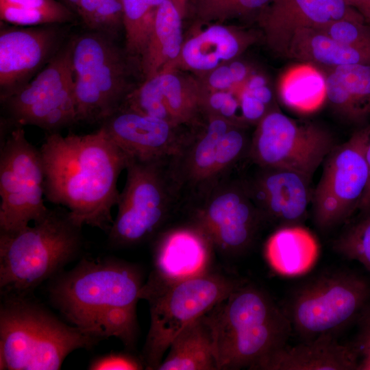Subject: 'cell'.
I'll return each mask as SVG.
<instances>
[{
  "label": "cell",
  "instance_id": "obj_33",
  "mask_svg": "<svg viewBox=\"0 0 370 370\" xmlns=\"http://www.w3.org/2000/svg\"><path fill=\"white\" fill-rule=\"evenodd\" d=\"M75 14L69 8L62 10L25 9L14 5H0L1 21L17 26H36L60 24L71 21Z\"/></svg>",
  "mask_w": 370,
  "mask_h": 370
},
{
  "label": "cell",
  "instance_id": "obj_11",
  "mask_svg": "<svg viewBox=\"0 0 370 370\" xmlns=\"http://www.w3.org/2000/svg\"><path fill=\"white\" fill-rule=\"evenodd\" d=\"M370 283L356 273H328L308 282L293 297L288 315L304 341L333 334L357 318L369 303Z\"/></svg>",
  "mask_w": 370,
  "mask_h": 370
},
{
  "label": "cell",
  "instance_id": "obj_29",
  "mask_svg": "<svg viewBox=\"0 0 370 370\" xmlns=\"http://www.w3.org/2000/svg\"><path fill=\"white\" fill-rule=\"evenodd\" d=\"M279 95L288 108L302 114L312 112L326 99L325 75L310 64L291 68L280 81Z\"/></svg>",
  "mask_w": 370,
  "mask_h": 370
},
{
  "label": "cell",
  "instance_id": "obj_21",
  "mask_svg": "<svg viewBox=\"0 0 370 370\" xmlns=\"http://www.w3.org/2000/svg\"><path fill=\"white\" fill-rule=\"evenodd\" d=\"M211 243L195 226L182 227L165 232L153 253V269L141 291L156 289L209 272Z\"/></svg>",
  "mask_w": 370,
  "mask_h": 370
},
{
  "label": "cell",
  "instance_id": "obj_24",
  "mask_svg": "<svg viewBox=\"0 0 370 370\" xmlns=\"http://www.w3.org/2000/svg\"><path fill=\"white\" fill-rule=\"evenodd\" d=\"M188 0H165L158 8L145 49L138 62L144 80L169 68L184 42L182 19Z\"/></svg>",
  "mask_w": 370,
  "mask_h": 370
},
{
  "label": "cell",
  "instance_id": "obj_3",
  "mask_svg": "<svg viewBox=\"0 0 370 370\" xmlns=\"http://www.w3.org/2000/svg\"><path fill=\"white\" fill-rule=\"evenodd\" d=\"M218 370L254 369L286 344L290 319L264 291L242 284L206 313Z\"/></svg>",
  "mask_w": 370,
  "mask_h": 370
},
{
  "label": "cell",
  "instance_id": "obj_39",
  "mask_svg": "<svg viewBox=\"0 0 370 370\" xmlns=\"http://www.w3.org/2000/svg\"><path fill=\"white\" fill-rule=\"evenodd\" d=\"M0 5L17 6L25 9L62 10L69 8L56 0H0Z\"/></svg>",
  "mask_w": 370,
  "mask_h": 370
},
{
  "label": "cell",
  "instance_id": "obj_28",
  "mask_svg": "<svg viewBox=\"0 0 370 370\" xmlns=\"http://www.w3.org/2000/svg\"><path fill=\"white\" fill-rule=\"evenodd\" d=\"M168 350L158 370H218L213 336L206 314L184 328Z\"/></svg>",
  "mask_w": 370,
  "mask_h": 370
},
{
  "label": "cell",
  "instance_id": "obj_35",
  "mask_svg": "<svg viewBox=\"0 0 370 370\" xmlns=\"http://www.w3.org/2000/svg\"><path fill=\"white\" fill-rule=\"evenodd\" d=\"M318 29L337 41L370 50V25L365 22L343 19L332 22Z\"/></svg>",
  "mask_w": 370,
  "mask_h": 370
},
{
  "label": "cell",
  "instance_id": "obj_41",
  "mask_svg": "<svg viewBox=\"0 0 370 370\" xmlns=\"http://www.w3.org/2000/svg\"><path fill=\"white\" fill-rule=\"evenodd\" d=\"M347 4L354 9L370 25V0H345Z\"/></svg>",
  "mask_w": 370,
  "mask_h": 370
},
{
  "label": "cell",
  "instance_id": "obj_17",
  "mask_svg": "<svg viewBox=\"0 0 370 370\" xmlns=\"http://www.w3.org/2000/svg\"><path fill=\"white\" fill-rule=\"evenodd\" d=\"M100 123L129 158L143 161L178 154L197 127L175 125L125 106H121Z\"/></svg>",
  "mask_w": 370,
  "mask_h": 370
},
{
  "label": "cell",
  "instance_id": "obj_42",
  "mask_svg": "<svg viewBox=\"0 0 370 370\" xmlns=\"http://www.w3.org/2000/svg\"><path fill=\"white\" fill-rule=\"evenodd\" d=\"M63 3L66 5L75 14L79 0H62Z\"/></svg>",
  "mask_w": 370,
  "mask_h": 370
},
{
  "label": "cell",
  "instance_id": "obj_36",
  "mask_svg": "<svg viewBox=\"0 0 370 370\" xmlns=\"http://www.w3.org/2000/svg\"><path fill=\"white\" fill-rule=\"evenodd\" d=\"M123 29L122 0H99L90 31L98 32L114 38Z\"/></svg>",
  "mask_w": 370,
  "mask_h": 370
},
{
  "label": "cell",
  "instance_id": "obj_5",
  "mask_svg": "<svg viewBox=\"0 0 370 370\" xmlns=\"http://www.w3.org/2000/svg\"><path fill=\"white\" fill-rule=\"evenodd\" d=\"M4 296L0 307L1 370H58L69 354L99 342L26 295Z\"/></svg>",
  "mask_w": 370,
  "mask_h": 370
},
{
  "label": "cell",
  "instance_id": "obj_9",
  "mask_svg": "<svg viewBox=\"0 0 370 370\" xmlns=\"http://www.w3.org/2000/svg\"><path fill=\"white\" fill-rule=\"evenodd\" d=\"M238 280L210 271L156 289L142 291L150 308V326L141 359L157 369L175 336L241 285Z\"/></svg>",
  "mask_w": 370,
  "mask_h": 370
},
{
  "label": "cell",
  "instance_id": "obj_32",
  "mask_svg": "<svg viewBox=\"0 0 370 370\" xmlns=\"http://www.w3.org/2000/svg\"><path fill=\"white\" fill-rule=\"evenodd\" d=\"M336 252L356 260L370 271V214L345 231L334 243Z\"/></svg>",
  "mask_w": 370,
  "mask_h": 370
},
{
  "label": "cell",
  "instance_id": "obj_4",
  "mask_svg": "<svg viewBox=\"0 0 370 370\" xmlns=\"http://www.w3.org/2000/svg\"><path fill=\"white\" fill-rule=\"evenodd\" d=\"M82 228L68 210L58 206L32 226L0 234L1 292L27 295L63 271L82 249Z\"/></svg>",
  "mask_w": 370,
  "mask_h": 370
},
{
  "label": "cell",
  "instance_id": "obj_6",
  "mask_svg": "<svg viewBox=\"0 0 370 370\" xmlns=\"http://www.w3.org/2000/svg\"><path fill=\"white\" fill-rule=\"evenodd\" d=\"M170 158H129L117 212L107 233L112 247H130L151 238L175 207L183 203L170 169Z\"/></svg>",
  "mask_w": 370,
  "mask_h": 370
},
{
  "label": "cell",
  "instance_id": "obj_31",
  "mask_svg": "<svg viewBox=\"0 0 370 370\" xmlns=\"http://www.w3.org/2000/svg\"><path fill=\"white\" fill-rule=\"evenodd\" d=\"M271 0H188L195 25L223 23L226 21L257 16Z\"/></svg>",
  "mask_w": 370,
  "mask_h": 370
},
{
  "label": "cell",
  "instance_id": "obj_25",
  "mask_svg": "<svg viewBox=\"0 0 370 370\" xmlns=\"http://www.w3.org/2000/svg\"><path fill=\"white\" fill-rule=\"evenodd\" d=\"M326 99L334 112L350 123L370 117V64L325 68Z\"/></svg>",
  "mask_w": 370,
  "mask_h": 370
},
{
  "label": "cell",
  "instance_id": "obj_40",
  "mask_svg": "<svg viewBox=\"0 0 370 370\" xmlns=\"http://www.w3.org/2000/svg\"><path fill=\"white\" fill-rule=\"evenodd\" d=\"M366 160L369 169V181L365 192L360 201L358 208L367 214H370V138L366 149Z\"/></svg>",
  "mask_w": 370,
  "mask_h": 370
},
{
  "label": "cell",
  "instance_id": "obj_38",
  "mask_svg": "<svg viewBox=\"0 0 370 370\" xmlns=\"http://www.w3.org/2000/svg\"><path fill=\"white\" fill-rule=\"evenodd\" d=\"M357 318L358 332L354 347L358 356V370H370V303Z\"/></svg>",
  "mask_w": 370,
  "mask_h": 370
},
{
  "label": "cell",
  "instance_id": "obj_20",
  "mask_svg": "<svg viewBox=\"0 0 370 370\" xmlns=\"http://www.w3.org/2000/svg\"><path fill=\"white\" fill-rule=\"evenodd\" d=\"M257 17L267 45L284 55L299 29H319L343 19L365 22L345 0H271Z\"/></svg>",
  "mask_w": 370,
  "mask_h": 370
},
{
  "label": "cell",
  "instance_id": "obj_8",
  "mask_svg": "<svg viewBox=\"0 0 370 370\" xmlns=\"http://www.w3.org/2000/svg\"><path fill=\"white\" fill-rule=\"evenodd\" d=\"M247 128L219 116L206 115L187 145L169 160L183 203L201 198L247 158L251 137Z\"/></svg>",
  "mask_w": 370,
  "mask_h": 370
},
{
  "label": "cell",
  "instance_id": "obj_23",
  "mask_svg": "<svg viewBox=\"0 0 370 370\" xmlns=\"http://www.w3.org/2000/svg\"><path fill=\"white\" fill-rule=\"evenodd\" d=\"M358 356L354 345L340 344L327 334L304 341L294 346L286 344L258 363L256 370H358Z\"/></svg>",
  "mask_w": 370,
  "mask_h": 370
},
{
  "label": "cell",
  "instance_id": "obj_22",
  "mask_svg": "<svg viewBox=\"0 0 370 370\" xmlns=\"http://www.w3.org/2000/svg\"><path fill=\"white\" fill-rule=\"evenodd\" d=\"M256 40V35L251 32L212 23L184 40L178 58L164 70H180L201 77L236 60Z\"/></svg>",
  "mask_w": 370,
  "mask_h": 370
},
{
  "label": "cell",
  "instance_id": "obj_34",
  "mask_svg": "<svg viewBox=\"0 0 370 370\" xmlns=\"http://www.w3.org/2000/svg\"><path fill=\"white\" fill-rule=\"evenodd\" d=\"M250 69L241 61L234 60L224 63L210 72L199 77L208 92L230 90L250 76Z\"/></svg>",
  "mask_w": 370,
  "mask_h": 370
},
{
  "label": "cell",
  "instance_id": "obj_13",
  "mask_svg": "<svg viewBox=\"0 0 370 370\" xmlns=\"http://www.w3.org/2000/svg\"><path fill=\"white\" fill-rule=\"evenodd\" d=\"M334 146L332 136L321 126L275 109L256 124L247 158L258 166L293 170L312 178Z\"/></svg>",
  "mask_w": 370,
  "mask_h": 370
},
{
  "label": "cell",
  "instance_id": "obj_10",
  "mask_svg": "<svg viewBox=\"0 0 370 370\" xmlns=\"http://www.w3.org/2000/svg\"><path fill=\"white\" fill-rule=\"evenodd\" d=\"M44 185L40 149L27 139L23 126L12 127L1 137L0 234L16 233L47 214Z\"/></svg>",
  "mask_w": 370,
  "mask_h": 370
},
{
  "label": "cell",
  "instance_id": "obj_37",
  "mask_svg": "<svg viewBox=\"0 0 370 370\" xmlns=\"http://www.w3.org/2000/svg\"><path fill=\"white\" fill-rule=\"evenodd\" d=\"M145 365L139 359L129 353L110 352L94 358L89 364L90 370H138L143 369Z\"/></svg>",
  "mask_w": 370,
  "mask_h": 370
},
{
  "label": "cell",
  "instance_id": "obj_19",
  "mask_svg": "<svg viewBox=\"0 0 370 370\" xmlns=\"http://www.w3.org/2000/svg\"><path fill=\"white\" fill-rule=\"evenodd\" d=\"M53 27H9L0 33L2 102L27 84L56 53L60 36Z\"/></svg>",
  "mask_w": 370,
  "mask_h": 370
},
{
  "label": "cell",
  "instance_id": "obj_1",
  "mask_svg": "<svg viewBox=\"0 0 370 370\" xmlns=\"http://www.w3.org/2000/svg\"><path fill=\"white\" fill-rule=\"evenodd\" d=\"M39 149L47 200L68 210L79 225L108 233L120 195L118 179L128 156L101 127L87 134L49 132Z\"/></svg>",
  "mask_w": 370,
  "mask_h": 370
},
{
  "label": "cell",
  "instance_id": "obj_27",
  "mask_svg": "<svg viewBox=\"0 0 370 370\" xmlns=\"http://www.w3.org/2000/svg\"><path fill=\"white\" fill-rule=\"evenodd\" d=\"M284 56L322 68L370 64V50L337 41L314 28L297 29L288 44Z\"/></svg>",
  "mask_w": 370,
  "mask_h": 370
},
{
  "label": "cell",
  "instance_id": "obj_30",
  "mask_svg": "<svg viewBox=\"0 0 370 370\" xmlns=\"http://www.w3.org/2000/svg\"><path fill=\"white\" fill-rule=\"evenodd\" d=\"M125 51L138 66L158 7L165 0H122Z\"/></svg>",
  "mask_w": 370,
  "mask_h": 370
},
{
  "label": "cell",
  "instance_id": "obj_26",
  "mask_svg": "<svg viewBox=\"0 0 370 370\" xmlns=\"http://www.w3.org/2000/svg\"><path fill=\"white\" fill-rule=\"evenodd\" d=\"M319 255L314 235L301 225L283 226L275 230L264 245V256L272 270L285 277L309 272Z\"/></svg>",
  "mask_w": 370,
  "mask_h": 370
},
{
  "label": "cell",
  "instance_id": "obj_12",
  "mask_svg": "<svg viewBox=\"0 0 370 370\" xmlns=\"http://www.w3.org/2000/svg\"><path fill=\"white\" fill-rule=\"evenodd\" d=\"M71 40L27 84L3 101L12 126L34 125L49 132L77 123Z\"/></svg>",
  "mask_w": 370,
  "mask_h": 370
},
{
  "label": "cell",
  "instance_id": "obj_18",
  "mask_svg": "<svg viewBox=\"0 0 370 370\" xmlns=\"http://www.w3.org/2000/svg\"><path fill=\"white\" fill-rule=\"evenodd\" d=\"M256 166L241 179L264 221L280 227L301 225L312 202V178L293 170Z\"/></svg>",
  "mask_w": 370,
  "mask_h": 370
},
{
  "label": "cell",
  "instance_id": "obj_16",
  "mask_svg": "<svg viewBox=\"0 0 370 370\" xmlns=\"http://www.w3.org/2000/svg\"><path fill=\"white\" fill-rule=\"evenodd\" d=\"M207 93L197 75L180 70H164L136 86L121 106L175 125L196 127L206 119Z\"/></svg>",
  "mask_w": 370,
  "mask_h": 370
},
{
  "label": "cell",
  "instance_id": "obj_15",
  "mask_svg": "<svg viewBox=\"0 0 370 370\" xmlns=\"http://www.w3.org/2000/svg\"><path fill=\"white\" fill-rule=\"evenodd\" d=\"M192 225L213 249L240 254L253 243L264 222L241 179H225L199 199L187 205Z\"/></svg>",
  "mask_w": 370,
  "mask_h": 370
},
{
  "label": "cell",
  "instance_id": "obj_2",
  "mask_svg": "<svg viewBox=\"0 0 370 370\" xmlns=\"http://www.w3.org/2000/svg\"><path fill=\"white\" fill-rule=\"evenodd\" d=\"M140 269L114 258H83L51 279V304L71 325L99 342L115 337L129 349L137 341Z\"/></svg>",
  "mask_w": 370,
  "mask_h": 370
},
{
  "label": "cell",
  "instance_id": "obj_14",
  "mask_svg": "<svg viewBox=\"0 0 370 370\" xmlns=\"http://www.w3.org/2000/svg\"><path fill=\"white\" fill-rule=\"evenodd\" d=\"M369 138L367 125L335 145L325 158L312 199L314 221L321 230L344 222L358 208L369 181L366 149Z\"/></svg>",
  "mask_w": 370,
  "mask_h": 370
},
{
  "label": "cell",
  "instance_id": "obj_7",
  "mask_svg": "<svg viewBox=\"0 0 370 370\" xmlns=\"http://www.w3.org/2000/svg\"><path fill=\"white\" fill-rule=\"evenodd\" d=\"M72 42L77 121L101 123L136 87L130 64L134 62L116 45L113 38L98 32L85 33Z\"/></svg>",
  "mask_w": 370,
  "mask_h": 370
}]
</instances>
